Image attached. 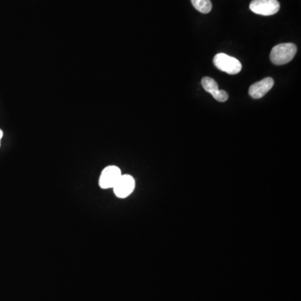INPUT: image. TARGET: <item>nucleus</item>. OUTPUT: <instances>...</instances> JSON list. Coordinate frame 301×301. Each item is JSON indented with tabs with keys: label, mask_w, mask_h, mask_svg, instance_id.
<instances>
[{
	"label": "nucleus",
	"mask_w": 301,
	"mask_h": 301,
	"mask_svg": "<svg viewBox=\"0 0 301 301\" xmlns=\"http://www.w3.org/2000/svg\"><path fill=\"white\" fill-rule=\"evenodd\" d=\"M3 136H4V132L2 130L0 129V146H1V139H2Z\"/></svg>",
	"instance_id": "nucleus-9"
},
{
	"label": "nucleus",
	"mask_w": 301,
	"mask_h": 301,
	"mask_svg": "<svg viewBox=\"0 0 301 301\" xmlns=\"http://www.w3.org/2000/svg\"><path fill=\"white\" fill-rule=\"evenodd\" d=\"M280 3L278 0H253L249 5V9L256 15L263 16L274 15L280 10Z\"/></svg>",
	"instance_id": "nucleus-3"
},
{
	"label": "nucleus",
	"mask_w": 301,
	"mask_h": 301,
	"mask_svg": "<svg viewBox=\"0 0 301 301\" xmlns=\"http://www.w3.org/2000/svg\"><path fill=\"white\" fill-rule=\"evenodd\" d=\"M274 84L275 82L271 77L261 80L260 82H256L249 87V96L253 99L262 98L273 88Z\"/></svg>",
	"instance_id": "nucleus-7"
},
{
	"label": "nucleus",
	"mask_w": 301,
	"mask_h": 301,
	"mask_svg": "<svg viewBox=\"0 0 301 301\" xmlns=\"http://www.w3.org/2000/svg\"><path fill=\"white\" fill-rule=\"evenodd\" d=\"M296 52L297 47L294 44H280L271 50L270 60L274 65H285L294 59Z\"/></svg>",
	"instance_id": "nucleus-1"
},
{
	"label": "nucleus",
	"mask_w": 301,
	"mask_h": 301,
	"mask_svg": "<svg viewBox=\"0 0 301 301\" xmlns=\"http://www.w3.org/2000/svg\"><path fill=\"white\" fill-rule=\"evenodd\" d=\"M122 175V171L119 167L117 166H108L100 173L99 186L102 189H113Z\"/></svg>",
	"instance_id": "nucleus-4"
},
{
	"label": "nucleus",
	"mask_w": 301,
	"mask_h": 301,
	"mask_svg": "<svg viewBox=\"0 0 301 301\" xmlns=\"http://www.w3.org/2000/svg\"><path fill=\"white\" fill-rule=\"evenodd\" d=\"M136 181L131 175L122 174L113 186V191L118 199H126L133 193Z\"/></svg>",
	"instance_id": "nucleus-5"
},
{
	"label": "nucleus",
	"mask_w": 301,
	"mask_h": 301,
	"mask_svg": "<svg viewBox=\"0 0 301 301\" xmlns=\"http://www.w3.org/2000/svg\"><path fill=\"white\" fill-rule=\"evenodd\" d=\"M194 7L202 14H208L213 9L210 0H191Z\"/></svg>",
	"instance_id": "nucleus-8"
},
{
	"label": "nucleus",
	"mask_w": 301,
	"mask_h": 301,
	"mask_svg": "<svg viewBox=\"0 0 301 301\" xmlns=\"http://www.w3.org/2000/svg\"><path fill=\"white\" fill-rule=\"evenodd\" d=\"M213 64L217 69L227 74H236L241 71L242 64L236 58L219 53L213 58Z\"/></svg>",
	"instance_id": "nucleus-2"
},
{
	"label": "nucleus",
	"mask_w": 301,
	"mask_h": 301,
	"mask_svg": "<svg viewBox=\"0 0 301 301\" xmlns=\"http://www.w3.org/2000/svg\"><path fill=\"white\" fill-rule=\"evenodd\" d=\"M202 86L207 92L210 93L213 98L219 102H225L229 99L227 92L223 90H220L217 82L210 77H203L202 79Z\"/></svg>",
	"instance_id": "nucleus-6"
}]
</instances>
